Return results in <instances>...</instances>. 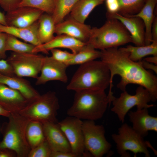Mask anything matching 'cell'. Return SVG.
Segmentation results:
<instances>
[{"label": "cell", "instance_id": "43", "mask_svg": "<svg viewBox=\"0 0 157 157\" xmlns=\"http://www.w3.org/2000/svg\"><path fill=\"white\" fill-rule=\"evenodd\" d=\"M11 113L0 106V116L8 117Z\"/></svg>", "mask_w": 157, "mask_h": 157}, {"label": "cell", "instance_id": "30", "mask_svg": "<svg viewBox=\"0 0 157 157\" xmlns=\"http://www.w3.org/2000/svg\"><path fill=\"white\" fill-rule=\"evenodd\" d=\"M120 5L119 14L125 16L137 14L144 6L146 0H118Z\"/></svg>", "mask_w": 157, "mask_h": 157}, {"label": "cell", "instance_id": "29", "mask_svg": "<svg viewBox=\"0 0 157 157\" xmlns=\"http://www.w3.org/2000/svg\"><path fill=\"white\" fill-rule=\"evenodd\" d=\"M35 47L31 44L21 41L17 38L7 34L6 40L7 51H10L16 53H32Z\"/></svg>", "mask_w": 157, "mask_h": 157}, {"label": "cell", "instance_id": "19", "mask_svg": "<svg viewBox=\"0 0 157 157\" xmlns=\"http://www.w3.org/2000/svg\"><path fill=\"white\" fill-rule=\"evenodd\" d=\"M28 102L18 91L0 84V106L5 109L18 113Z\"/></svg>", "mask_w": 157, "mask_h": 157}, {"label": "cell", "instance_id": "2", "mask_svg": "<svg viewBox=\"0 0 157 157\" xmlns=\"http://www.w3.org/2000/svg\"><path fill=\"white\" fill-rule=\"evenodd\" d=\"M110 83V70L101 60H93L80 65L67 87L75 92L105 91Z\"/></svg>", "mask_w": 157, "mask_h": 157}, {"label": "cell", "instance_id": "22", "mask_svg": "<svg viewBox=\"0 0 157 157\" xmlns=\"http://www.w3.org/2000/svg\"><path fill=\"white\" fill-rule=\"evenodd\" d=\"M157 0H146L142 8L137 14L128 16L136 17L143 21L145 28V45H148L152 42L151 28L155 17L154 10Z\"/></svg>", "mask_w": 157, "mask_h": 157}, {"label": "cell", "instance_id": "23", "mask_svg": "<svg viewBox=\"0 0 157 157\" xmlns=\"http://www.w3.org/2000/svg\"><path fill=\"white\" fill-rule=\"evenodd\" d=\"M105 0H78L70 14L71 18L82 23L93 10L102 4Z\"/></svg>", "mask_w": 157, "mask_h": 157}, {"label": "cell", "instance_id": "36", "mask_svg": "<svg viewBox=\"0 0 157 157\" xmlns=\"http://www.w3.org/2000/svg\"><path fill=\"white\" fill-rule=\"evenodd\" d=\"M107 13L112 14L118 13L120 5L118 0H105Z\"/></svg>", "mask_w": 157, "mask_h": 157}, {"label": "cell", "instance_id": "25", "mask_svg": "<svg viewBox=\"0 0 157 157\" xmlns=\"http://www.w3.org/2000/svg\"><path fill=\"white\" fill-rule=\"evenodd\" d=\"M120 48L129 53V57L132 60L138 62L149 55L157 56V41H152L150 44L142 46H133L131 45Z\"/></svg>", "mask_w": 157, "mask_h": 157}, {"label": "cell", "instance_id": "8", "mask_svg": "<svg viewBox=\"0 0 157 157\" xmlns=\"http://www.w3.org/2000/svg\"><path fill=\"white\" fill-rule=\"evenodd\" d=\"M152 100L149 91L139 85L134 95L129 94L126 90L123 91L119 97H115L112 102L113 107L111 110L117 115L119 121L124 123L126 114L131 108L136 106L137 110H139L153 107V104H148Z\"/></svg>", "mask_w": 157, "mask_h": 157}, {"label": "cell", "instance_id": "44", "mask_svg": "<svg viewBox=\"0 0 157 157\" xmlns=\"http://www.w3.org/2000/svg\"><path fill=\"white\" fill-rule=\"evenodd\" d=\"M0 24L7 26L6 21L5 15L0 11Z\"/></svg>", "mask_w": 157, "mask_h": 157}, {"label": "cell", "instance_id": "4", "mask_svg": "<svg viewBox=\"0 0 157 157\" xmlns=\"http://www.w3.org/2000/svg\"><path fill=\"white\" fill-rule=\"evenodd\" d=\"M8 118V122L1 128L3 137L0 141V149L11 150L17 157H28L31 148L26 139V129L30 120L19 113H11Z\"/></svg>", "mask_w": 157, "mask_h": 157}, {"label": "cell", "instance_id": "12", "mask_svg": "<svg viewBox=\"0 0 157 157\" xmlns=\"http://www.w3.org/2000/svg\"><path fill=\"white\" fill-rule=\"evenodd\" d=\"M68 67L65 63L57 61L51 56H44L40 74L36 79V85L55 80L66 83L68 77L66 70Z\"/></svg>", "mask_w": 157, "mask_h": 157}, {"label": "cell", "instance_id": "11", "mask_svg": "<svg viewBox=\"0 0 157 157\" xmlns=\"http://www.w3.org/2000/svg\"><path fill=\"white\" fill-rule=\"evenodd\" d=\"M82 122L79 119L68 116L57 123L65 135L72 152L78 157L92 156L85 147Z\"/></svg>", "mask_w": 157, "mask_h": 157}, {"label": "cell", "instance_id": "26", "mask_svg": "<svg viewBox=\"0 0 157 157\" xmlns=\"http://www.w3.org/2000/svg\"><path fill=\"white\" fill-rule=\"evenodd\" d=\"M26 136L31 149L38 145L45 139L42 123L30 120L26 126Z\"/></svg>", "mask_w": 157, "mask_h": 157}, {"label": "cell", "instance_id": "32", "mask_svg": "<svg viewBox=\"0 0 157 157\" xmlns=\"http://www.w3.org/2000/svg\"><path fill=\"white\" fill-rule=\"evenodd\" d=\"M52 151L45 139L34 148L31 149L28 157H50Z\"/></svg>", "mask_w": 157, "mask_h": 157}, {"label": "cell", "instance_id": "27", "mask_svg": "<svg viewBox=\"0 0 157 157\" xmlns=\"http://www.w3.org/2000/svg\"><path fill=\"white\" fill-rule=\"evenodd\" d=\"M101 51L87 43L78 53L74 54L72 59L66 64L70 65H81L100 58Z\"/></svg>", "mask_w": 157, "mask_h": 157}, {"label": "cell", "instance_id": "39", "mask_svg": "<svg viewBox=\"0 0 157 157\" xmlns=\"http://www.w3.org/2000/svg\"><path fill=\"white\" fill-rule=\"evenodd\" d=\"M17 157V156L14 151L7 149H0V157Z\"/></svg>", "mask_w": 157, "mask_h": 157}, {"label": "cell", "instance_id": "24", "mask_svg": "<svg viewBox=\"0 0 157 157\" xmlns=\"http://www.w3.org/2000/svg\"><path fill=\"white\" fill-rule=\"evenodd\" d=\"M38 35L41 44L47 43L54 37L55 24L51 15L43 13L38 20Z\"/></svg>", "mask_w": 157, "mask_h": 157}, {"label": "cell", "instance_id": "9", "mask_svg": "<svg viewBox=\"0 0 157 157\" xmlns=\"http://www.w3.org/2000/svg\"><path fill=\"white\" fill-rule=\"evenodd\" d=\"M82 127L85 150L92 156L102 157L109 152L111 145L106 138L103 125L96 124L94 121L84 120Z\"/></svg>", "mask_w": 157, "mask_h": 157}, {"label": "cell", "instance_id": "21", "mask_svg": "<svg viewBox=\"0 0 157 157\" xmlns=\"http://www.w3.org/2000/svg\"><path fill=\"white\" fill-rule=\"evenodd\" d=\"M38 20L25 27L5 26L0 24V32L21 39L36 46L41 44L38 35Z\"/></svg>", "mask_w": 157, "mask_h": 157}, {"label": "cell", "instance_id": "42", "mask_svg": "<svg viewBox=\"0 0 157 157\" xmlns=\"http://www.w3.org/2000/svg\"><path fill=\"white\" fill-rule=\"evenodd\" d=\"M144 60L157 65V56L145 58Z\"/></svg>", "mask_w": 157, "mask_h": 157}, {"label": "cell", "instance_id": "45", "mask_svg": "<svg viewBox=\"0 0 157 157\" xmlns=\"http://www.w3.org/2000/svg\"><path fill=\"white\" fill-rule=\"evenodd\" d=\"M1 32H0V34H1Z\"/></svg>", "mask_w": 157, "mask_h": 157}, {"label": "cell", "instance_id": "37", "mask_svg": "<svg viewBox=\"0 0 157 157\" xmlns=\"http://www.w3.org/2000/svg\"><path fill=\"white\" fill-rule=\"evenodd\" d=\"M7 34L3 33L0 35V59H5L6 57V40Z\"/></svg>", "mask_w": 157, "mask_h": 157}, {"label": "cell", "instance_id": "38", "mask_svg": "<svg viewBox=\"0 0 157 157\" xmlns=\"http://www.w3.org/2000/svg\"><path fill=\"white\" fill-rule=\"evenodd\" d=\"M50 157H78L72 152H52Z\"/></svg>", "mask_w": 157, "mask_h": 157}, {"label": "cell", "instance_id": "34", "mask_svg": "<svg viewBox=\"0 0 157 157\" xmlns=\"http://www.w3.org/2000/svg\"><path fill=\"white\" fill-rule=\"evenodd\" d=\"M21 0H0V6L7 13L19 7Z\"/></svg>", "mask_w": 157, "mask_h": 157}, {"label": "cell", "instance_id": "33", "mask_svg": "<svg viewBox=\"0 0 157 157\" xmlns=\"http://www.w3.org/2000/svg\"><path fill=\"white\" fill-rule=\"evenodd\" d=\"M50 51L52 55L51 57L53 58L66 64L72 59L74 55L73 53L61 50L57 48L52 49Z\"/></svg>", "mask_w": 157, "mask_h": 157}, {"label": "cell", "instance_id": "40", "mask_svg": "<svg viewBox=\"0 0 157 157\" xmlns=\"http://www.w3.org/2000/svg\"><path fill=\"white\" fill-rule=\"evenodd\" d=\"M141 62L142 65L145 69H151L156 74H157V65L148 62L144 60H141Z\"/></svg>", "mask_w": 157, "mask_h": 157}, {"label": "cell", "instance_id": "31", "mask_svg": "<svg viewBox=\"0 0 157 157\" xmlns=\"http://www.w3.org/2000/svg\"><path fill=\"white\" fill-rule=\"evenodd\" d=\"M28 7L35 8L44 13L52 15L54 7V0H21L19 7Z\"/></svg>", "mask_w": 157, "mask_h": 157}, {"label": "cell", "instance_id": "18", "mask_svg": "<svg viewBox=\"0 0 157 157\" xmlns=\"http://www.w3.org/2000/svg\"><path fill=\"white\" fill-rule=\"evenodd\" d=\"M128 115L132 128L143 138L149 131L157 132V117L150 115L148 108L130 111Z\"/></svg>", "mask_w": 157, "mask_h": 157}, {"label": "cell", "instance_id": "14", "mask_svg": "<svg viewBox=\"0 0 157 157\" xmlns=\"http://www.w3.org/2000/svg\"><path fill=\"white\" fill-rule=\"evenodd\" d=\"M91 29L90 26L70 17L56 24L54 32L57 35L65 34L87 43L90 38Z\"/></svg>", "mask_w": 157, "mask_h": 157}, {"label": "cell", "instance_id": "5", "mask_svg": "<svg viewBox=\"0 0 157 157\" xmlns=\"http://www.w3.org/2000/svg\"><path fill=\"white\" fill-rule=\"evenodd\" d=\"M129 42H132L131 36L123 24L117 19L108 18L100 27L91 28L87 43L95 49L102 50Z\"/></svg>", "mask_w": 157, "mask_h": 157}, {"label": "cell", "instance_id": "15", "mask_svg": "<svg viewBox=\"0 0 157 157\" xmlns=\"http://www.w3.org/2000/svg\"><path fill=\"white\" fill-rule=\"evenodd\" d=\"M108 18H115L119 20L130 34L132 42L136 46L145 45V28L144 23L139 17L125 16L119 13H107Z\"/></svg>", "mask_w": 157, "mask_h": 157}, {"label": "cell", "instance_id": "41", "mask_svg": "<svg viewBox=\"0 0 157 157\" xmlns=\"http://www.w3.org/2000/svg\"><path fill=\"white\" fill-rule=\"evenodd\" d=\"M151 36L152 41H157V17H155L151 28Z\"/></svg>", "mask_w": 157, "mask_h": 157}, {"label": "cell", "instance_id": "17", "mask_svg": "<svg viewBox=\"0 0 157 157\" xmlns=\"http://www.w3.org/2000/svg\"><path fill=\"white\" fill-rule=\"evenodd\" d=\"M86 43L67 35H57L49 42L35 46L33 53L42 52L47 54L52 49L64 48L70 49L72 53L75 54L80 51Z\"/></svg>", "mask_w": 157, "mask_h": 157}, {"label": "cell", "instance_id": "6", "mask_svg": "<svg viewBox=\"0 0 157 157\" xmlns=\"http://www.w3.org/2000/svg\"><path fill=\"white\" fill-rule=\"evenodd\" d=\"M59 108L56 93L49 91L28 101L19 113L30 120L57 123Z\"/></svg>", "mask_w": 157, "mask_h": 157}, {"label": "cell", "instance_id": "1", "mask_svg": "<svg viewBox=\"0 0 157 157\" xmlns=\"http://www.w3.org/2000/svg\"><path fill=\"white\" fill-rule=\"evenodd\" d=\"M101 60L108 68L110 72V83L108 95L113 96L112 92L113 78L117 75L121 77L117 87L122 92L126 90L129 84L143 87L149 92L152 100L157 99V78L151 72L145 69L141 60L134 61L129 57V53L118 47H112L101 50Z\"/></svg>", "mask_w": 157, "mask_h": 157}, {"label": "cell", "instance_id": "13", "mask_svg": "<svg viewBox=\"0 0 157 157\" xmlns=\"http://www.w3.org/2000/svg\"><path fill=\"white\" fill-rule=\"evenodd\" d=\"M44 13L39 9L28 7H18L5 15L7 26L25 27L30 26Z\"/></svg>", "mask_w": 157, "mask_h": 157}, {"label": "cell", "instance_id": "10", "mask_svg": "<svg viewBox=\"0 0 157 157\" xmlns=\"http://www.w3.org/2000/svg\"><path fill=\"white\" fill-rule=\"evenodd\" d=\"M44 57L37 53L13 52L6 60L16 76L37 79L40 72Z\"/></svg>", "mask_w": 157, "mask_h": 157}, {"label": "cell", "instance_id": "20", "mask_svg": "<svg viewBox=\"0 0 157 157\" xmlns=\"http://www.w3.org/2000/svg\"><path fill=\"white\" fill-rule=\"evenodd\" d=\"M0 84L18 91L28 101L40 95L29 81L16 76H8L0 73Z\"/></svg>", "mask_w": 157, "mask_h": 157}, {"label": "cell", "instance_id": "3", "mask_svg": "<svg viewBox=\"0 0 157 157\" xmlns=\"http://www.w3.org/2000/svg\"><path fill=\"white\" fill-rule=\"evenodd\" d=\"M110 103L105 91H77L67 114L81 120L95 121L103 117Z\"/></svg>", "mask_w": 157, "mask_h": 157}, {"label": "cell", "instance_id": "7", "mask_svg": "<svg viewBox=\"0 0 157 157\" xmlns=\"http://www.w3.org/2000/svg\"><path fill=\"white\" fill-rule=\"evenodd\" d=\"M116 144L118 154L122 157H130L127 152H133L135 156L138 153H142L146 157H150L148 148L152 147L149 142L145 141L144 138L126 123L123 124L118 129L117 134L111 135Z\"/></svg>", "mask_w": 157, "mask_h": 157}, {"label": "cell", "instance_id": "28", "mask_svg": "<svg viewBox=\"0 0 157 157\" xmlns=\"http://www.w3.org/2000/svg\"><path fill=\"white\" fill-rule=\"evenodd\" d=\"M78 0H54V7L51 15L55 25L64 20Z\"/></svg>", "mask_w": 157, "mask_h": 157}, {"label": "cell", "instance_id": "16", "mask_svg": "<svg viewBox=\"0 0 157 157\" xmlns=\"http://www.w3.org/2000/svg\"><path fill=\"white\" fill-rule=\"evenodd\" d=\"M45 139L52 152H72L70 146L57 123H42Z\"/></svg>", "mask_w": 157, "mask_h": 157}, {"label": "cell", "instance_id": "35", "mask_svg": "<svg viewBox=\"0 0 157 157\" xmlns=\"http://www.w3.org/2000/svg\"><path fill=\"white\" fill-rule=\"evenodd\" d=\"M0 73L8 76H16L12 67L5 59H0Z\"/></svg>", "mask_w": 157, "mask_h": 157}]
</instances>
